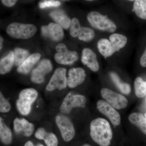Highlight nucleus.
Wrapping results in <instances>:
<instances>
[{
	"label": "nucleus",
	"mask_w": 146,
	"mask_h": 146,
	"mask_svg": "<svg viewBox=\"0 0 146 146\" xmlns=\"http://www.w3.org/2000/svg\"><path fill=\"white\" fill-rule=\"evenodd\" d=\"M90 135L92 140L100 146H109L113 138V132L109 122L103 118L91 121Z\"/></svg>",
	"instance_id": "f257e3e1"
},
{
	"label": "nucleus",
	"mask_w": 146,
	"mask_h": 146,
	"mask_svg": "<svg viewBox=\"0 0 146 146\" xmlns=\"http://www.w3.org/2000/svg\"><path fill=\"white\" fill-rule=\"evenodd\" d=\"M38 96V92L33 88H27L22 90L16 102L18 112L23 116L28 115L31 112L33 104Z\"/></svg>",
	"instance_id": "f03ea898"
},
{
	"label": "nucleus",
	"mask_w": 146,
	"mask_h": 146,
	"mask_svg": "<svg viewBox=\"0 0 146 146\" xmlns=\"http://www.w3.org/2000/svg\"><path fill=\"white\" fill-rule=\"evenodd\" d=\"M87 19L92 27L100 30L113 33L117 29V25L112 20L98 11L90 12Z\"/></svg>",
	"instance_id": "7ed1b4c3"
},
{
	"label": "nucleus",
	"mask_w": 146,
	"mask_h": 146,
	"mask_svg": "<svg viewBox=\"0 0 146 146\" xmlns=\"http://www.w3.org/2000/svg\"><path fill=\"white\" fill-rule=\"evenodd\" d=\"M37 29L32 24H24L14 23L10 24L7 28V34L17 39H28L36 33Z\"/></svg>",
	"instance_id": "20e7f679"
},
{
	"label": "nucleus",
	"mask_w": 146,
	"mask_h": 146,
	"mask_svg": "<svg viewBox=\"0 0 146 146\" xmlns=\"http://www.w3.org/2000/svg\"><path fill=\"white\" fill-rule=\"evenodd\" d=\"M55 122L63 141L65 142L72 141L75 136L76 131L70 119L66 115L60 113L56 116Z\"/></svg>",
	"instance_id": "39448f33"
},
{
	"label": "nucleus",
	"mask_w": 146,
	"mask_h": 146,
	"mask_svg": "<svg viewBox=\"0 0 146 146\" xmlns=\"http://www.w3.org/2000/svg\"><path fill=\"white\" fill-rule=\"evenodd\" d=\"M86 99L84 96L73 94L72 92L68 93L63 100L59 108L61 113L64 115L70 114L74 108L86 106Z\"/></svg>",
	"instance_id": "423d86ee"
},
{
	"label": "nucleus",
	"mask_w": 146,
	"mask_h": 146,
	"mask_svg": "<svg viewBox=\"0 0 146 146\" xmlns=\"http://www.w3.org/2000/svg\"><path fill=\"white\" fill-rule=\"evenodd\" d=\"M100 93L102 97L115 109H124L127 106L128 100L121 94L106 88H102Z\"/></svg>",
	"instance_id": "0eeeda50"
},
{
	"label": "nucleus",
	"mask_w": 146,
	"mask_h": 146,
	"mask_svg": "<svg viewBox=\"0 0 146 146\" xmlns=\"http://www.w3.org/2000/svg\"><path fill=\"white\" fill-rule=\"evenodd\" d=\"M57 53L54 55L56 61L62 65H71L77 60L78 54L76 51L69 50L64 44H58L56 47Z\"/></svg>",
	"instance_id": "6e6552de"
},
{
	"label": "nucleus",
	"mask_w": 146,
	"mask_h": 146,
	"mask_svg": "<svg viewBox=\"0 0 146 146\" xmlns=\"http://www.w3.org/2000/svg\"><path fill=\"white\" fill-rule=\"evenodd\" d=\"M66 70L64 68H58L55 70L50 79L46 89L48 91H52L56 89L62 90L67 86Z\"/></svg>",
	"instance_id": "1a4fd4ad"
},
{
	"label": "nucleus",
	"mask_w": 146,
	"mask_h": 146,
	"mask_svg": "<svg viewBox=\"0 0 146 146\" xmlns=\"http://www.w3.org/2000/svg\"><path fill=\"white\" fill-rule=\"evenodd\" d=\"M98 110L110 120L114 126L120 125L121 117L119 113L114 108L103 100H99L97 103Z\"/></svg>",
	"instance_id": "9d476101"
},
{
	"label": "nucleus",
	"mask_w": 146,
	"mask_h": 146,
	"mask_svg": "<svg viewBox=\"0 0 146 146\" xmlns=\"http://www.w3.org/2000/svg\"><path fill=\"white\" fill-rule=\"evenodd\" d=\"M52 69L50 61L48 59L42 60L32 72L31 80L33 83L40 84L44 80L45 76Z\"/></svg>",
	"instance_id": "9b49d317"
},
{
	"label": "nucleus",
	"mask_w": 146,
	"mask_h": 146,
	"mask_svg": "<svg viewBox=\"0 0 146 146\" xmlns=\"http://www.w3.org/2000/svg\"><path fill=\"white\" fill-rule=\"evenodd\" d=\"M13 128L16 134L27 137H30L35 131L34 124L25 118H15L13 121Z\"/></svg>",
	"instance_id": "f8f14e48"
},
{
	"label": "nucleus",
	"mask_w": 146,
	"mask_h": 146,
	"mask_svg": "<svg viewBox=\"0 0 146 146\" xmlns=\"http://www.w3.org/2000/svg\"><path fill=\"white\" fill-rule=\"evenodd\" d=\"M86 77L85 71L83 68H71L68 72L67 86L70 88H75L83 83L85 80Z\"/></svg>",
	"instance_id": "ddd939ff"
},
{
	"label": "nucleus",
	"mask_w": 146,
	"mask_h": 146,
	"mask_svg": "<svg viewBox=\"0 0 146 146\" xmlns=\"http://www.w3.org/2000/svg\"><path fill=\"white\" fill-rule=\"evenodd\" d=\"M41 30L44 36L53 41H60L64 36L63 28L54 23H50L48 25L43 26L41 27Z\"/></svg>",
	"instance_id": "4468645a"
},
{
	"label": "nucleus",
	"mask_w": 146,
	"mask_h": 146,
	"mask_svg": "<svg viewBox=\"0 0 146 146\" xmlns=\"http://www.w3.org/2000/svg\"><path fill=\"white\" fill-rule=\"evenodd\" d=\"M81 61L91 70L96 72L100 69V65L96 54L93 50L89 48H84L82 53Z\"/></svg>",
	"instance_id": "2eb2a0df"
},
{
	"label": "nucleus",
	"mask_w": 146,
	"mask_h": 146,
	"mask_svg": "<svg viewBox=\"0 0 146 146\" xmlns=\"http://www.w3.org/2000/svg\"><path fill=\"white\" fill-rule=\"evenodd\" d=\"M34 135L37 139L44 141L46 146H58V139L56 134L53 132H48L44 128H38L35 132Z\"/></svg>",
	"instance_id": "dca6fc26"
},
{
	"label": "nucleus",
	"mask_w": 146,
	"mask_h": 146,
	"mask_svg": "<svg viewBox=\"0 0 146 146\" xmlns=\"http://www.w3.org/2000/svg\"><path fill=\"white\" fill-rule=\"evenodd\" d=\"M41 54L38 53L33 54L29 56L17 68V72L21 74H27L31 71L34 65L39 60Z\"/></svg>",
	"instance_id": "f3484780"
},
{
	"label": "nucleus",
	"mask_w": 146,
	"mask_h": 146,
	"mask_svg": "<svg viewBox=\"0 0 146 146\" xmlns=\"http://www.w3.org/2000/svg\"><path fill=\"white\" fill-rule=\"evenodd\" d=\"M50 15L54 21L62 28L67 29L70 26V19L63 11H53L50 12Z\"/></svg>",
	"instance_id": "a211bd4d"
},
{
	"label": "nucleus",
	"mask_w": 146,
	"mask_h": 146,
	"mask_svg": "<svg viewBox=\"0 0 146 146\" xmlns=\"http://www.w3.org/2000/svg\"><path fill=\"white\" fill-rule=\"evenodd\" d=\"M12 131L7 125L4 121L2 118H0V140L5 145H9L12 143Z\"/></svg>",
	"instance_id": "6ab92c4d"
},
{
	"label": "nucleus",
	"mask_w": 146,
	"mask_h": 146,
	"mask_svg": "<svg viewBox=\"0 0 146 146\" xmlns=\"http://www.w3.org/2000/svg\"><path fill=\"white\" fill-rule=\"evenodd\" d=\"M128 119L131 124L146 135V118L145 116L138 112H133L129 116Z\"/></svg>",
	"instance_id": "aec40b11"
},
{
	"label": "nucleus",
	"mask_w": 146,
	"mask_h": 146,
	"mask_svg": "<svg viewBox=\"0 0 146 146\" xmlns=\"http://www.w3.org/2000/svg\"><path fill=\"white\" fill-rule=\"evenodd\" d=\"M97 46L100 52L105 58L110 57L115 52L110 40L106 38L99 40Z\"/></svg>",
	"instance_id": "412c9836"
},
{
	"label": "nucleus",
	"mask_w": 146,
	"mask_h": 146,
	"mask_svg": "<svg viewBox=\"0 0 146 146\" xmlns=\"http://www.w3.org/2000/svg\"><path fill=\"white\" fill-rule=\"evenodd\" d=\"M109 40L115 52L125 46L127 42L126 36L119 33H114L110 35Z\"/></svg>",
	"instance_id": "4be33fe9"
},
{
	"label": "nucleus",
	"mask_w": 146,
	"mask_h": 146,
	"mask_svg": "<svg viewBox=\"0 0 146 146\" xmlns=\"http://www.w3.org/2000/svg\"><path fill=\"white\" fill-rule=\"evenodd\" d=\"M14 63V53L11 51L0 61V74H5L10 72Z\"/></svg>",
	"instance_id": "5701e85b"
},
{
	"label": "nucleus",
	"mask_w": 146,
	"mask_h": 146,
	"mask_svg": "<svg viewBox=\"0 0 146 146\" xmlns=\"http://www.w3.org/2000/svg\"><path fill=\"white\" fill-rule=\"evenodd\" d=\"M109 74L113 82L121 93L125 95H128L130 94L131 88L129 84L122 81L116 73L112 72L110 73Z\"/></svg>",
	"instance_id": "b1692460"
},
{
	"label": "nucleus",
	"mask_w": 146,
	"mask_h": 146,
	"mask_svg": "<svg viewBox=\"0 0 146 146\" xmlns=\"http://www.w3.org/2000/svg\"><path fill=\"white\" fill-rule=\"evenodd\" d=\"M133 10L138 18L146 20V0L134 1Z\"/></svg>",
	"instance_id": "393cba45"
},
{
	"label": "nucleus",
	"mask_w": 146,
	"mask_h": 146,
	"mask_svg": "<svg viewBox=\"0 0 146 146\" xmlns=\"http://www.w3.org/2000/svg\"><path fill=\"white\" fill-rule=\"evenodd\" d=\"M134 91L136 96L143 98L146 96V81L140 77L135 79L134 82Z\"/></svg>",
	"instance_id": "a878e982"
},
{
	"label": "nucleus",
	"mask_w": 146,
	"mask_h": 146,
	"mask_svg": "<svg viewBox=\"0 0 146 146\" xmlns=\"http://www.w3.org/2000/svg\"><path fill=\"white\" fill-rule=\"evenodd\" d=\"M14 64L20 65L29 56L28 50L21 48H16L14 50Z\"/></svg>",
	"instance_id": "bb28decb"
},
{
	"label": "nucleus",
	"mask_w": 146,
	"mask_h": 146,
	"mask_svg": "<svg viewBox=\"0 0 146 146\" xmlns=\"http://www.w3.org/2000/svg\"><path fill=\"white\" fill-rule=\"evenodd\" d=\"M95 33L92 29L87 27H82L78 35L80 40L83 42H90L94 39Z\"/></svg>",
	"instance_id": "cd10ccee"
},
{
	"label": "nucleus",
	"mask_w": 146,
	"mask_h": 146,
	"mask_svg": "<svg viewBox=\"0 0 146 146\" xmlns=\"http://www.w3.org/2000/svg\"><path fill=\"white\" fill-rule=\"evenodd\" d=\"M82 26L78 18H74L71 21L70 26V34L73 37L78 36Z\"/></svg>",
	"instance_id": "c85d7f7f"
},
{
	"label": "nucleus",
	"mask_w": 146,
	"mask_h": 146,
	"mask_svg": "<svg viewBox=\"0 0 146 146\" xmlns=\"http://www.w3.org/2000/svg\"><path fill=\"white\" fill-rule=\"evenodd\" d=\"M11 106L8 99L0 92V112L2 113H8L11 110Z\"/></svg>",
	"instance_id": "c756f323"
},
{
	"label": "nucleus",
	"mask_w": 146,
	"mask_h": 146,
	"mask_svg": "<svg viewBox=\"0 0 146 146\" xmlns=\"http://www.w3.org/2000/svg\"><path fill=\"white\" fill-rule=\"evenodd\" d=\"M60 5V3L58 1H45L39 3V6L40 8L44 9L52 7L59 6Z\"/></svg>",
	"instance_id": "7c9ffc66"
},
{
	"label": "nucleus",
	"mask_w": 146,
	"mask_h": 146,
	"mask_svg": "<svg viewBox=\"0 0 146 146\" xmlns=\"http://www.w3.org/2000/svg\"><path fill=\"white\" fill-rule=\"evenodd\" d=\"M140 63L142 67L144 68L146 67V48L143 53L141 56L140 58Z\"/></svg>",
	"instance_id": "2f4dec72"
},
{
	"label": "nucleus",
	"mask_w": 146,
	"mask_h": 146,
	"mask_svg": "<svg viewBox=\"0 0 146 146\" xmlns=\"http://www.w3.org/2000/svg\"><path fill=\"white\" fill-rule=\"evenodd\" d=\"M17 1H11V0H10V1H9H9H6V0L1 1L3 4L8 7H11L13 6L16 4Z\"/></svg>",
	"instance_id": "473e14b6"
},
{
	"label": "nucleus",
	"mask_w": 146,
	"mask_h": 146,
	"mask_svg": "<svg viewBox=\"0 0 146 146\" xmlns=\"http://www.w3.org/2000/svg\"><path fill=\"white\" fill-rule=\"evenodd\" d=\"M24 146H45L43 144L41 143H37L34 144L32 141H28L25 144Z\"/></svg>",
	"instance_id": "72a5a7b5"
},
{
	"label": "nucleus",
	"mask_w": 146,
	"mask_h": 146,
	"mask_svg": "<svg viewBox=\"0 0 146 146\" xmlns=\"http://www.w3.org/2000/svg\"><path fill=\"white\" fill-rule=\"evenodd\" d=\"M1 40H0V44H1V46H0V49H1V50L2 49L3 47V37H2L1 36Z\"/></svg>",
	"instance_id": "f704fd0d"
},
{
	"label": "nucleus",
	"mask_w": 146,
	"mask_h": 146,
	"mask_svg": "<svg viewBox=\"0 0 146 146\" xmlns=\"http://www.w3.org/2000/svg\"><path fill=\"white\" fill-rule=\"evenodd\" d=\"M82 146H91V145H89V144H85L84 145H83Z\"/></svg>",
	"instance_id": "c9c22d12"
},
{
	"label": "nucleus",
	"mask_w": 146,
	"mask_h": 146,
	"mask_svg": "<svg viewBox=\"0 0 146 146\" xmlns=\"http://www.w3.org/2000/svg\"><path fill=\"white\" fill-rule=\"evenodd\" d=\"M144 116H145V117L146 118V112L145 113V115H144Z\"/></svg>",
	"instance_id": "e433bc0d"
}]
</instances>
